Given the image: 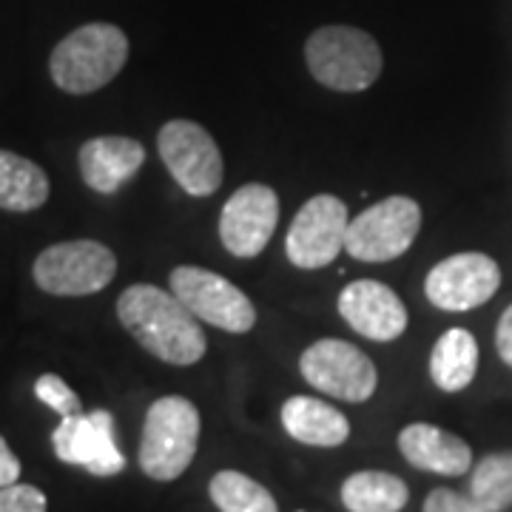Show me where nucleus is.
<instances>
[{"label":"nucleus","mask_w":512,"mask_h":512,"mask_svg":"<svg viewBox=\"0 0 512 512\" xmlns=\"http://www.w3.org/2000/svg\"><path fill=\"white\" fill-rule=\"evenodd\" d=\"M200 444V410L183 396H163L148 407L140 467L154 481H174L191 467Z\"/></svg>","instance_id":"nucleus-4"},{"label":"nucleus","mask_w":512,"mask_h":512,"mask_svg":"<svg viewBox=\"0 0 512 512\" xmlns=\"http://www.w3.org/2000/svg\"><path fill=\"white\" fill-rule=\"evenodd\" d=\"M495 348H498L501 362L512 367V305L501 313V319H498V328H495Z\"/></svg>","instance_id":"nucleus-26"},{"label":"nucleus","mask_w":512,"mask_h":512,"mask_svg":"<svg viewBox=\"0 0 512 512\" xmlns=\"http://www.w3.org/2000/svg\"><path fill=\"white\" fill-rule=\"evenodd\" d=\"M117 274V256L97 239L57 242L40 251L32 276L40 291L52 296H92L109 288Z\"/></svg>","instance_id":"nucleus-5"},{"label":"nucleus","mask_w":512,"mask_h":512,"mask_svg":"<svg viewBox=\"0 0 512 512\" xmlns=\"http://www.w3.org/2000/svg\"><path fill=\"white\" fill-rule=\"evenodd\" d=\"M168 282H171V293L200 322H208L228 333H248L256 325L254 302L225 276L183 265L171 271Z\"/></svg>","instance_id":"nucleus-8"},{"label":"nucleus","mask_w":512,"mask_h":512,"mask_svg":"<svg viewBox=\"0 0 512 512\" xmlns=\"http://www.w3.org/2000/svg\"><path fill=\"white\" fill-rule=\"evenodd\" d=\"M421 512H487L484 507H478L476 501L470 498V493L461 495L456 490H447V487H439L433 493L427 495L424 501V510Z\"/></svg>","instance_id":"nucleus-25"},{"label":"nucleus","mask_w":512,"mask_h":512,"mask_svg":"<svg viewBox=\"0 0 512 512\" xmlns=\"http://www.w3.org/2000/svg\"><path fill=\"white\" fill-rule=\"evenodd\" d=\"M282 427L299 444L311 447H339L350 436V421L322 399L291 396L282 404Z\"/></svg>","instance_id":"nucleus-17"},{"label":"nucleus","mask_w":512,"mask_h":512,"mask_svg":"<svg viewBox=\"0 0 512 512\" xmlns=\"http://www.w3.org/2000/svg\"><path fill=\"white\" fill-rule=\"evenodd\" d=\"M46 495L32 484L0 487V512H46Z\"/></svg>","instance_id":"nucleus-24"},{"label":"nucleus","mask_w":512,"mask_h":512,"mask_svg":"<svg viewBox=\"0 0 512 512\" xmlns=\"http://www.w3.org/2000/svg\"><path fill=\"white\" fill-rule=\"evenodd\" d=\"M52 447L63 464L83 467L92 476L109 478L126 470V458L114 441V416L109 410L63 419L52 433Z\"/></svg>","instance_id":"nucleus-12"},{"label":"nucleus","mask_w":512,"mask_h":512,"mask_svg":"<svg viewBox=\"0 0 512 512\" xmlns=\"http://www.w3.org/2000/svg\"><path fill=\"white\" fill-rule=\"evenodd\" d=\"M20 478V461L18 456L9 450L6 439L0 436V487H9V484H18Z\"/></svg>","instance_id":"nucleus-27"},{"label":"nucleus","mask_w":512,"mask_h":512,"mask_svg":"<svg viewBox=\"0 0 512 512\" xmlns=\"http://www.w3.org/2000/svg\"><path fill=\"white\" fill-rule=\"evenodd\" d=\"M211 501L220 512H279L276 498L259 481L237 470H222L208 484Z\"/></svg>","instance_id":"nucleus-21"},{"label":"nucleus","mask_w":512,"mask_h":512,"mask_svg":"<svg viewBox=\"0 0 512 512\" xmlns=\"http://www.w3.org/2000/svg\"><path fill=\"white\" fill-rule=\"evenodd\" d=\"M478 342L470 330L450 328L430 353V376L439 390L458 393L476 379Z\"/></svg>","instance_id":"nucleus-19"},{"label":"nucleus","mask_w":512,"mask_h":512,"mask_svg":"<svg viewBox=\"0 0 512 512\" xmlns=\"http://www.w3.org/2000/svg\"><path fill=\"white\" fill-rule=\"evenodd\" d=\"M410 490L402 478L382 470H362L345 478L342 504L350 512H402Z\"/></svg>","instance_id":"nucleus-20"},{"label":"nucleus","mask_w":512,"mask_h":512,"mask_svg":"<svg viewBox=\"0 0 512 512\" xmlns=\"http://www.w3.org/2000/svg\"><path fill=\"white\" fill-rule=\"evenodd\" d=\"M157 148L171 177L191 197H211L222 185L225 163L214 137L194 120H168L157 134Z\"/></svg>","instance_id":"nucleus-6"},{"label":"nucleus","mask_w":512,"mask_h":512,"mask_svg":"<svg viewBox=\"0 0 512 512\" xmlns=\"http://www.w3.org/2000/svg\"><path fill=\"white\" fill-rule=\"evenodd\" d=\"M399 450L413 467L424 473L464 476L473 467V450L467 441L424 421L404 427L399 433Z\"/></svg>","instance_id":"nucleus-16"},{"label":"nucleus","mask_w":512,"mask_h":512,"mask_svg":"<svg viewBox=\"0 0 512 512\" xmlns=\"http://www.w3.org/2000/svg\"><path fill=\"white\" fill-rule=\"evenodd\" d=\"M35 396L46 407H52L60 419H69V416H80L83 413V404L80 396L74 393L69 384L63 382L55 373H43L35 382Z\"/></svg>","instance_id":"nucleus-23"},{"label":"nucleus","mask_w":512,"mask_h":512,"mask_svg":"<svg viewBox=\"0 0 512 512\" xmlns=\"http://www.w3.org/2000/svg\"><path fill=\"white\" fill-rule=\"evenodd\" d=\"M470 498L487 512H504L512 507V450L490 453L473 467Z\"/></svg>","instance_id":"nucleus-22"},{"label":"nucleus","mask_w":512,"mask_h":512,"mask_svg":"<svg viewBox=\"0 0 512 512\" xmlns=\"http://www.w3.org/2000/svg\"><path fill=\"white\" fill-rule=\"evenodd\" d=\"M313 80L333 92H365L382 74L376 37L356 26H322L305 43Z\"/></svg>","instance_id":"nucleus-3"},{"label":"nucleus","mask_w":512,"mask_h":512,"mask_svg":"<svg viewBox=\"0 0 512 512\" xmlns=\"http://www.w3.org/2000/svg\"><path fill=\"white\" fill-rule=\"evenodd\" d=\"M80 177L97 194H114L143 168L146 148L143 143L109 134V137H92L80 146L77 154Z\"/></svg>","instance_id":"nucleus-15"},{"label":"nucleus","mask_w":512,"mask_h":512,"mask_svg":"<svg viewBox=\"0 0 512 512\" xmlns=\"http://www.w3.org/2000/svg\"><path fill=\"white\" fill-rule=\"evenodd\" d=\"M279 222V197L271 185L248 183L231 194L220 217L222 245L239 259L265 251Z\"/></svg>","instance_id":"nucleus-13"},{"label":"nucleus","mask_w":512,"mask_h":512,"mask_svg":"<svg viewBox=\"0 0 512 512\" xmlns=\"http://www.w3.org/2000/svg\"><path fill=\"white\" fill-rule=\"evenodd\" d=\"M348 205L333 194H316L299 208L291 231L285 237V251L296 268L319 271L330 265L348 239Z\"/></svg>","instance_id":"nucleus-10"},{"label":"nucleus","mask_w":512,"mask_h":512,"mask_svg":"<svg viewBox=\"0 0 512 512\" xmlns=\"http://www.w3.org/2000/svg\"><path fill=\"white\" fill-rule=\"evenodd\" d=\"M339 313L356 333L373 342H393L407 330V308L399 293L376 279H356L339 293Z\"/></svg>","instance_id":"nucleus-14"},{"label":"nucleus","mask_w":512,"mask_h":512,"mask_svg":"<svg viewBox=\"0 0 512 512\" xmlns=\"http://www.w3.org/2000/svg\"><path fill=\"white\" fill-rule=\"evenodd\" d=\"M123 328L165 365H197L205 356V333L200 319L174 293L157 285H131L117 299Z\"/></svg>","instance_id":"nucleus-1"},{"label":"nucleus","mask_w":512,"mask_h":512,"mask_svg":"<svg viewBox=\"0 0 512 512\" xmlns=\"http://www.w3.org/2000/svg\"><path fill=\"white\" fill-rule=\"evenodd\" d=\"M299 370L305 382L342 402H367L376 393V365L365 350L345 339H322L302 353Z\"/></svg>","instance_id":"nucleus-9"},{"label":"nucleus","mask_w":512,"mask_h":512,"mask_svg":"<svg viewBox=\"0 0 512 512\" xmlns=\"http://www.w3.org/2000/svg\"><path fill=\"white\" fill-rule=\"evenodd\" d=\"M128 60V37L114 23H86L55 46L49 74L57 89L92 94L109 86Z\"/></svg>","instance_id":"nucleus-2"},{"label":"nucleus","mask_w":512,"mask_h":512,"mask_svg":"<svg viewBox=\"0 0 512 512\" xmlns=\"http://www.w3.org/2000/svg\"><path fill=\"white\" fill-rule=\"evenodd\" d=\"M501 285V268L493 256L467 251L441 259L424 279L427 299L441 311H473L490 302Z\"/></svg>","instance_id":"nucleus-11"},{"label":"nucleus","mask_w":512,"mask_h":512,"mask_svg":"<svg viewBox=\"0 0 512 512\" xmlns=\"http://www.w3.org/2000/svg\"><path fill=\"white\" fill-rule=\"evenodd\" d=\"M419 228V202L410 197H387L350 220L345 251L359 262H390L416 242Z\"/></svg>","instance_id":"nucleus-7"},{"label":"nucleus","mask_w":512,"mask_h":512,"mask_svg":"<svg viewBox=\"0 0 512 512\" xmlns=\"http://www.w3.org/2000/svg\"><path fill=\"white\" fill-rule=\"evenodd\" d=\"M52 194L46 171L15 151L0 148V208L12 214H29L43 208Z\"/></svg>","instance_id":"nucleus-18"}]
</instances>
